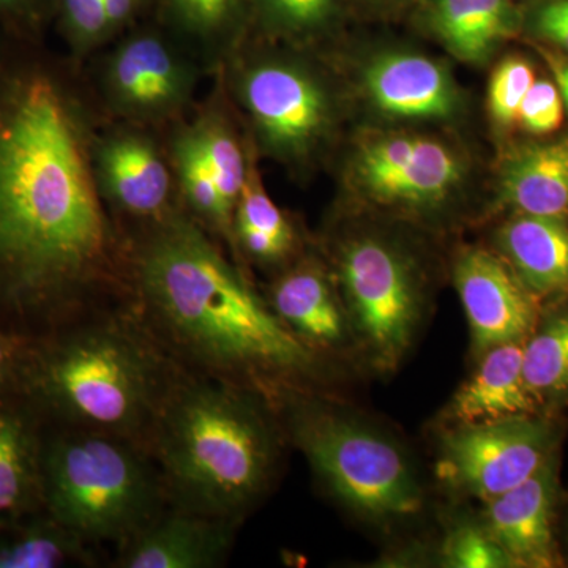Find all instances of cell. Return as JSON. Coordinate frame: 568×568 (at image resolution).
<instances>
[{
    "label": "cell",
    "mask_w": 568,
    "mask_h": 568,
    "mask_svg": "<svg viewBox=\"0 0 568 568\" xmlns=\"http://www.w3.org/2000/svg\"><path fill=\"white\" fill-rule=\"evenodd\" d=\"M110 248L77 112L36 55L0 54V325L39 339L77 317Z\"/></svg>",
    "instance_id": "6da1fadb"
},
{
    "label": "cell",
    "mask_w": 568,
    "mask_h": 568,
    "mask_svg": "<svg viewBox=\"0 0 568 568\" xmlns=\"http://www.w3.org/2000/svg\"><path fill=\"white\" fill-rule=\"evenodd\" d=\"M138 278L145 331L205 377L280 398L320 375V355L194 224L164 223L142 250Z\"/></svg>",
    "instance_id": "7a4b0ae2"
},
{
    "label": "cell",
    "mask_w": 568,
    "mask_h": 568,
    "mask_svg": "<svg viewBox=\"0 0 568 568\" xmlns=\"http://www.w3.org/2000/svg\"><path fill=\"white\" fill-rule=\"evenodd\" d=\"M148 448L179 508L237 521L271 484L278 447L252 390L173 376Z\"/></svg>",
    "instance_id": "3957f363"
},
{
    "label": "cell",
    "mask_w": 568,
    "mask_h": 568,
    "mask_svg": "<svg viewBox=\"0 0 568 568\" xmlns=\"http://www.w3.org/2000/svg\"><path fill=\"white\" fill-rule=\"evenodd\" d=\"M125 320H73L33 339L28 398L50 425L91 429L148 450L173 376Z\"/></svg>",
    "instance_id": "277c9868"
},
{
    "label": "cell",
    "mask_w": 568,
    "mask_h": 568,
    "mask_svg": "<svg viewBox=\"0 0 568 568\" xmlns=\"http://www.w3.org/2000/svg\"><path fill=\"white\" fill-rule=\"evenodd\" d=\"M166 493L145 448L122 437L47 424L41 496L51 517L88 544L119 547L159 517Z\"/></svg>",
    "instance_id": "5b68a950"
},
{
    "label": "cell",
    "mask_w": 568,
    "mask_h": 568,
    "mask_svg": "<svg viewBox=\"0 0 568 568\" xmlns=\"http://www.w3.org/2000/svg\"><path fill=\"white\" fill-rule=\"evenodd\" d=\"M295 446L336 499L375 521L413 517L424 489L402 446L349 410L302 390L282 395Z\"/></svg>",
    "instance_id": "8992f818"
},
{
    "label": "cell",
    "mask_w": 568,
    "mask_h": 568,
    "mask_svg": "<svg viewBox=\"0 0 568 568\" xmlns=\"http://www.w3.org/2000/svg\"><path fill=\"white\" fill-rule=\"evenodd\" d=\"M338 275L351 331L383 372L402 364L424 317V287L399 246L376 234L343 245Z\"/></svg>",
    "instance_id": "52a82bcc"
},
{
    "label": "cell",
    "mask_w": 568,
    "mask_h": 568,
    "mask_svg": "<svg viewBox=\"0 0 568 568\" xmlns=\"http://www.w3.org/2000/svg\"><path fill=\"white\" fill-rule=\"evenodd\" d=\"M466 162L426 134L369 132L355 142L347 181L366 203L395 212H428L462 186Z\"/></svg>",
    "instance_id": "ba28073f"
},
{
    "label": "cell",
    "mask_w": 568,
    "mask_h": 568,
    "mask_svg": "<svg viewBox=\"0 0 568 568\" xmlns=\"http://www.w3.org/2000/svg\"><path fill=\"white\" fill-rule=\"evenodd\" d=\"M556 447L555 425L537 414L455 425L440 439L437 477L485 504L532 477Z\"/></svg>",
    "instance_id": "9c48e42d"
},
{
    "label": "cell",
    "mask_w": 568,
    "mask_h": 568,
    "mask_svg": "<svg viewBox=\"0 0 568 568\" xmlns=\"http://www.w3.org/2000/svg\"><path fill=\"white\" fill-rule=\"evenodd\" d=\"M239 92L261 141L275 155L304 159L331 132V97L323 82L298 63H254L242 74Z\"/></svg>",
    "instance_id": "30bf717a"
},
{
    "label": "cell",
    "mask_w": 568,
    "mask_h": 568,
    "mask_svg": "<svg viewBox=\"0 0 568 568\" xmlns=\"http://www.w3.org/2000/svg\"><path fill=\"white\" fill-rule=\"evenodd\" d=\"M454 283L469 323L477 355L526 339L536 327L538 298L499 253L467 246L454 264Z\"/></svg>",
    "instance_id": "8fae6325"
},
{
    "label": "cell",
    "mask_w": 568,
    "mask_h": 568,
    "mask_svg": "<svg viewBox=\"0 0 568 568\" xmlns=\"http://www.w3.org/2000/svg\"><path fill=\"white\" fill-rule=\"evenodd\" d=\"M558 495L559 459L555 454L528 480L485 503L481 525L515 567L559 566L555 538Z\"/></svg>",
    "instance_id": "7c38bea8"
},
{
    "label": "cell",
    "mask_w": 568,
    "mask_h": 568,
    "mask_svg": "<svg viewBox=\"0 0 568 568\" xmlns=\"http://www.w3.org/2000/svg\"><path fill=\"white\" fill-rule=\"evenodd\" d=\"M362 82L373 106L390 119L446 121L459 108L457 84L446 67L416 52L375 55Z\"/></svg>",
    "instance_id": "4fadbf2b"
},
{
    "label": "cell",
    "mask_w": 568,
    "mask_h": 568,
    "mask_svg": "<svg viewBox=\"0 0 568 568\" xmlns=\"http://www.w3.org/2000/svg\"><path fill=\"white\" fill-rule=\"evenodd\" d=\"M237 521L183 510L159 515L121 545L122 568H213L230 551Z\"/></svg>",
    "instance_id": "5bb4252c"
},
{
    "label": "cell",
    "mask_w": 568,
    "mask_h": 568,
    "mask_svg": "<svg viewBox=\"0 0 568 568\" xmlns=\"http://www.w3.org/2000/svg\"><path fill=\"white\" fill-rule=\"evenodd\" d=\"M189 71L159 37L136 36L125 41L108 67L114 103L129 114L163 115L189 95Z\"/></svg>",
    "instance_id": "9a60e30c"
},
{
    "label": "cell",
    "mask_w": 568,
    "mask_h": 568,
    "mask_svg": "<svg viewBox=\"0 0 568 568\" xmlns=\"http://www.w3.org/2000/svg\"><path fill=\"white\" fill-rule=\"evenodd\" d=\"M47 420L29 398L0 405V526L36 514L41 496V446Z\"/></svg>",
    "instance_id": "2e32d148"
},
{
    "label": "cell",
    "mask_w": 568,
    "mask_h": 568,
    "mask_svg": "<svg viewBox=\"0 0 568 568\" xmlns=\"http://www.w3.org/2000/svg\"><path fill=\"white\" fill-rule=\"evenodd\" d=\"M271 308L315 353L339 349L353 332L345 304L316 264L286 272L272 287Z\"/></svg>",
    "instance_id": "e0dca14e"
},
{
    "label": "cell",
    "mask_w": 568,
    "mask_h": 568,
    "mask_svg": "<svg viewBox=\"0 0 568 568\" xmlns=\"http://www.w3.org/2000/svg\"><path fill=\"white\" fill-rule=\"evenodd\" d=\"M525 342L504 343L478 355L481 358L476 372L458 388L447 407V417L455 425L536 416L540 407L529 394L523 375Z\"/></svg>",
    "instance_id": "ac0fdd59"
},
{
    "label": "cell",
    "mask_w": 568,
    "mask_h": 568,
    "mask_svg": "<svg viewBox=\"0 0 568 568\" xmlns=\"http://www.w3.org/2000/svg\"><path fill=\"white\" fill-rule=\"evenodd\" d=\"M496 245L537 298H568V219L514 213L497 230Z\"/></svg>",
    "instance_id": "d6986e66"
},
{
    "label": "cell",
    "mask_w": 568,
    "mask_h": 568,
    "mask_svg": "<svg viewBox=\"0 0 568 568\" xmlns=\"http://www.w3.org/2000/svg\"><path fill=\"white\" fill-rule=\"evenodd\" d=\"M497 192L515 213L568 219V136L508 153L500 164Z\"/></svg>",
    "instance_id": "ffe728a7"
},
{
    "label": "cell",
    "mask_w": 568,
    "mask_h": 568,
    "mask_svg": "<svg viewBox=\"0 0 568 568\" xmlns=\"http://www.w3.org/2000/svg\"><path fill=\"white\" fill-rule=\"evenodd\" d=\"M426 20L440 43L469 63L487 62L518 29L508 0H432Z\"/></svg>",
    "instance_id": "44dd1931"
},
{
    "label": "cell",
    "mask_w": 568,
    "mask_h": 568,
    "mask_svg": "<svg viewBox=\"0 0 568 568\" xmlns=\"http://www.w3.org/2000/svg\"><path fill=\"white\" fill-rule=\"evenodd\" d=\"M104 185L123 211L156 215L170 197V173L151 142L121 136L102 151Z\"/></svg>",
    "instance_id": "7402d4cb"
},
{
    "label": "cell",
    "mask_w": 568,
    "mask_h": 568,
    "mask_svg": "<svg viewBox=\"0 0 568 568\" xmlns=\"http://www.w3.org/2000/svg\"><path fill=\"white\" fill-rule=\"evenodd\" d=\"M91 544L44 508L0 526V568H62L93 562Z\"/></svg>",
    "instance_id": "603a6c76"
},
{
    "label": "cell",
    "mask_w": 568,
    "mask_h": 568,
    "mask_svg": "<svg viewBox=\"0 0 568 568\" xmlns=\"http://www.w3.org/2000/svg\"><path fill=\"white\" fill-rule=\"evenodd\" d=\"M523 375L540 409L568 402V304L538 316L525 342Z\"/></svg>",
    "instance_id": "cb8c5ba5"
},
{
    "label": "cell",
    "mask_w": 568,
    "mask_h": 568,
    "mask_svg": "<svg viewBox=\"0 0 568 568\" xmlns=\"http://www.w3.org/2000/svg\"><path fill=\"white\" fill-rule=\"evenodd\" d=\"M235 205V233L253 257L264 263H275L293 250V227L264 192L256 175H246L244 190Z\"/></svg>",
    "instance_id": "d4e9b609"
},
{
    "label": "cell",
    "mask_w": 568,
    "mask_h": 568,
    "mask_svg": "<svg viewBox=\"0 0 568 568\" xmlns=\"http://www.w3.org/2000/svg\"><path fill=\"white\" fill-rule=\"evenodd\" d=\"M175 162L190 205L215 226L227 230L233 223V207L224 200L193 132L178 141Z\"/></svg>",
    "instance_id": "484cf974"
},
{
    "label": "cell",
    "mask_w": 568,
    "mask_h": 568,
    "mask_svg": "<svg viewBox=\"0 0 568 568\" xmlns=\"http://www.w3.org/2000/svg\"><path fill=\"white\" fill-rule=\"evenodd\" d=\"M193 134L224 200L234 211L248 175L237 141L222 123L213 121L203 123Z\"/></svg>",
    "instance_id": "4316f807"
},
{
    "label": "cell",
    "mask_w": 568,
    "mask_h": 568,
    "mask_svg": "<svg viewBox=\"0 0 568 568\" xmlns=\"http://www.w3.org/2000/svg\"><path fill=\"white\" fill-rule=\"evenodd\" d=\"M536 73L525 59H504L491 74L488 88L489 114L503 126L518 122L519 110L536 82Z\"/></svg>",
    "instance_id": "83f0119b"
},
{
    "label": "cell",
    "mask_w": 568,
    "mask_h": 568,
    "mask_svg": "<svg viewBox=\"0 0 568 568\" xmlns=\"http://www.w3.org/2000/svg\"><path fill=\"white\" fill-rule=\"evenodd\" d=\"M443 562L452 568L515 567L484 525H465L452 530L443 545Z\"/></svg>",
    "instance_id": "f1b7e54d"
},
{
    "label": "cell",
    "mask_w": 568,
    "mask_h": 568,
    "mask_svg": "<svg viewBox=\"0 0 568 568\" xmlns=\"http://www.w3.org/2000/svg\"><path fill=\"white\" fill-rule=\"evenodd\" d=\"M32 343L0 325V405L28 398Z\"/></svg>",
    "instance_id": "f546056e"
},
{
    "label": "cell",
    "mask_w": 568,
    "mask_h": 568,
    "mask_svg": "<svg viewBox=\"0 0 568 568\" xmlns=\"http://www.w3.org/2000/svg\"><path fill=\"white\" fill-rule=\"evenodd\" d=\"M261 10L275 28L284 32L315 31L334 13L336 0H257Z\"/></svg>",
    "instance_id": "4dcf8cb0"
},
{
    "label": "cell",
    "mask_w": 568,
    "mask_h": 568,
    "mask_svg": "<svg viewBox=\"0 0 568 568\" xmlns=\"http://www.w3.org/2000/svg\"><path fill=\"white\" fill-rule=\"evenodd\" d=\"M564 121L562 97L556 82L536 80L519 110L518 122L532 134H549Z\"/></svg>",
    "instance_id": "1f68e13d"
},
{
    "label": "cell",
    "mask_w": 568,
    "mask_h": 568,
    "mask_svg": "<svg viewBox=\"0 0 568 568\" xmlns=\"http://www.w3.org/2000/svg\"><path fill=\"white\" fill-rule=\"evenodd\" d=\"M54 3L61 10L63 29L80 47L110 33L104 0H54Z\"/></svg>",
    "instance_id": "d6a6232c"
},
{
    "label": "cell",
    "mask_w": 568,
    "mask_h": 568,
    "mask_svg": "<svg viewBox=\"0 0 568 568\" xmlns=\"http://www.w3.org/2000/svg\"><path fill=\"white\" fill-rule=\"evenodd\" d=\"M183 21L201 33H212L230 20L237 0H173Z\"/></svg>",
    "instance_id": "836d02e7"
},
{
    "label": "cell",
    "mask_w": 568,
    "mask_h": 568,
    "mask_svg": "<svg viewBox=\"0 0 568 568\" xmlns=\"http://www.w3.org/2000/svg\"><path fill=\"white\" fill-rule=\"evenodd\" d=\"M54 0H0V28L17 36H32Z\"/></svg>",
    "instance_id": "e575fe53"
},
{
    "label": "cell",
    "mask_w": 568,
    "mask_h": 568,
    "mask_svg": "<svg viewBox=\"0 0 568 568\" xmlns=\"http://www.w3.org/2000/svg\"><path fill=\"white\" fill-rule=\"evenodd\" d=\"M536 28L545 39L568 51V9L558 0L541 7L537 13Z\"/></svg>",
    "instance_id": "d590c367"
},
{
    "label": "cell",
    "mask_w": 568,
    "mask_h": 568,
    "mask_svg": "<svg viewBox=\"0 0 568 568\" xmlns=\"http://www.w3.org/2000/svg\"><path fill=\"white\" fill-rule=\"evenodd\" d=\"M140 0H104L108 31L110 33L125 24L133 17Z\"/></svg>",
    "instance_id": "8d00e7d4"
},
{
    "label": "cell",
    "mask_w": 568,
    "mask_h": 568,
    "mask_svg": "<svg viewBox=\"0 0 568 568\" xmlns=\"http://www.w3.org/2000/svg\"><path fill=\"white\" fill-rule=\"evenodd\" d=\"M544 54L552 71V77H555L560 97H562L564 106L568 108V59L560 58L552 52H544Z\"/></svg>",
    "instance_id": "74e56055"
},
{
    "label": "cell",
    "mask_w": 568,
    "mask_h": 568,
    "mask_svg": "<svg viewBox=\"0 0 568 568\" xmlns=\"http://www.w3.org/2000/svg\"><path fill=\"white\" fill-rule=\"evenodd\" d=\"M558 2L560 3V6H564L566 7V9H568V0H558Z\"/></svg>",
    "instance_id": "f35d334b"
},
{
    "label": "cell",
    "mask_w": 568,
    "mask_h": 568,
    "mask_svg": "<svg viewBox=\"0 0 568 568\" xmlns=\"http://www.w3.org/2000/svg\"><path fill=\"white\" fill-rule=\"evenodd\" d=\"M388 2H394V0H388Z\"/></svg>",
    "instance_id": "ab89813d"
},
{
    "label": "cell",
    "mask_w": 568,
    "mask_h": 568,
    "mask_svg": "<svg viewBox=\"0 0 568 568\" xmlns=\"http://www.w3.org/2000/svg\"><path fill=\"white\" fill-rule=\"evenodd\" d=\"M0 54H2V51H0Z\"/></svg>",
    "instance_id": "60d3db41"
}]
</instances>
